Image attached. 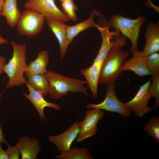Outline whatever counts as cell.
Wrapping results in <instances>:
<instances>
[{
	"mask_svg": "<svg viewBox=\"0 0 159 159\" xmlns=\"http://www.w3.org/2000/svg\"><path fill=\"white\" fill-rule=\"evenodd\" d=\"M45 75L48 81L50 97L58 100L69 92H80L88 96L87 88L84 86L86 80L65 76L56 72L47 70Z\"/></svg>",
	"mask_w": 159,
	"mask_h": 159,
	"instance_id": "6da1fadb",
	"label": "cell"
},
{
	"mask_svg": "<svg viewBox=\"0 0 159 159\" xmlns=\"http://www.w3.org/2000/svg\"><path fill=\"white\" fill-rule=\"evenodd\" d=\"M10 43L13 48L12 55L4 69V72L9 78L6 85V88L23 85L26 81L24 76L27 66L26 45L25 43L18 44L14 41H11Z\"/></svg>",
	"mask_w": 159,
	"mask_h": 159,
	"instance_id": "7a4b0ae2",
	"label": "cell"
},
{
	"mask_svg": "<svg viewBox=\"0 0 159 159\" xmlns=\"http://www.w3.org/2000/svg\"><path fill=\"white\" fill-rule=\"evenodd\" d=\"M120 46L116 45L109 51L102 62L99 83L105 85L115 84L122 73V68L129 53L123 51Z\"/></svg>",
	"mask_w": 159,
	"mask_h": 159,
	"instance_id": "3957f363",
	"label": "cell"
},
{
	"mask_svg": "<svg viewBox=\"0 0 159 159\" xmlns=\"http://www.w3.org/2000/svg\"><path fill=\"white\" fill-rule=\"evenodd\" d=\"M145 21V18L142 16L132 19L115 14L112 16L107 24L110 27L118 30L130 40L132 44L130 52H132L138 50L137 42L140 28Z\"/></svg>",
	"mask_w": 159,
	"mask_h": 159,
	"instance_id": "277c9868",
	"label": "cell"
},
{
	"mask_svg": "<svg viewBox=\"0 0 159 159\" xmlns=\"http://www.w3.org/2000/svg\"><path fill=\"white\" fill-rule=\"evenodd\" d=\"M45 17L39 13L25 9L21 12L19 21L16 25L20 36L32 37L39 34L44 27Z\"/></svg>",
	"mask_w": 159,
	"mask_h": 159,
	"instance_id": "5b68a950",
	"label": "cell"
},
{
	"mask_svg": "<svg viewBox=\"0 0 159 159\" xmlns=\"http://www.w3.org/2000/svg\"><path fill=\"white\" fill-rule=\"evenodd\" d=\"M110 28L107 22H106L104 26H100L97 29L100 33L102 41L98 53L94 62L101 65L112 47L116 45L123 47L126 43V37L122 34L120 35V32L118 30L115 29L113 31H110Z\"/></svg>",
	"mask_w": 159,
	"mask_h": 159,
	"instance_id": "8992f818",
	"label": "cell"
},
{
	"mask_svg": "<svg viewBox=\"0 0 159 159\" xmlns=\"http://www.w3.org/2000/svg\"><path fill=\"white\" fill-rule=\"evenodd\" d=\"M115 84L107 85L104 100L98 104H88L86 105V107L88 109H97L116 112L124 117L130 116L131 110L125 103L122 102L117 98L115 93Z\"/></svg>",
	"mask_w": 159,
	"mask_h": 159,
	"instance_id": "52a82bcc",
	"label": "cell"
},
{
	"mask_svg": "<svg viewBox=\"0 0 159 159\" xmlns=\"http://www.w3.org/2000/svg\"><path fill=\"white\" fill-rule=\"evenodd\" d=\"M55 0H27L24 4L25 9L37 11L45 18L64 22L69 20L65 14L56 4Z\"/></svg>",
	"mask_w": 159,
	"mask_h": 159,
	"instance_id": "ba28073f",
	"label": "cell"
},
{
	"mask_svg": "<svg viewBox=\"0 0 159 159\" xmlns=\"http://www.w3.org/2000/svg\"><path fill=\"white\" fill-rule=\"evenodd\" d=\"M104 116L103 112L100 109H92L86 111L84 119L80 122L77 141L81 142L95 135L98 122Z\"/></svg>",
	"mask_w": 159,
	"mask_h": 159,
	"instance_id": "9c48e42d",
	"label": "cell"
},
{
	"mask_svg": "<svg viewBox=\"0 0 159 159\" xmlns=\"http://www.w3.org/2000/svg\"><path fill=\"white\" fill-rule=\"evenodd\" d=\"M151 82V79L140 86L133 98L125 103L131 112L140 117H142L152 110V107L148 105L151 97L148 91Z\"/></svg>",
	"mask_w": 159,
	"mask_h": 159,
	"instance_id": "30bf717a",
	"label": "cell"
},
{
	"mask_svg": "<svg viewBox=\"0 0 159 159\" xmlns=\"http://www.w3.org/2000/svg\"><path fill=\"white\" fill-rule=\"evenodd\" d=\"M80 122L73 123L66 131L58 135H50L48 139L57 147L59 153L68 150L76 139L80 130Z\"/></svg>",
	"mask_w": 159,
	"mask_h": 159,
	"instance_id": "8fae6325",
	"label": "cell"
},
{
	"mask_svg": "<svg viewBox=\"0 0 159 159\" xmlns=\"http://www.w3.org/2000/svg\"><path fill=\"white\" fill-rule=\"evenodd\" d=\"M29 91V93H23L24 96L33 105L37 110L41 120L46 123V120L44 110L45 107H48L52 108L57 110L61 109L60 106L58 104L48 102L44 98V96L39 92L34 89L28 84L26 80L24 83Z\"/></svg>",
	"mask_w": 159,
	"mask_h": 159,
	"instance_id": "7c38bea8",
	"label": "cell"
},
{
	"mask_svg": "<svg viewBox=\"0 0 159 159\" xmlns=\"http://www.w3.org/2000/svg\"><path fill=\"white\" fill-rule=\"evenodd\" d=\"M48 28L53 32L59 42L61 60L64 57L70 44L68 40L66 25L64 22L48 18H45Z\"/></svg>",
	"mask_w": 159,
	"mask_h": 159,
	"instance_id": "4fadbf2b",
	"label": "cell"
},
{
	"mask_svg": "<svg viewBox=\"0 0 159 159\" xmlns=\"http://www.w3.org/2000/svg\"><path fill=\"white\" fill-rule=\"evenodd\" d=\"M15 146L20 151L21 159H37L42 149L38 139L28 136L20 137Z\"/></svg>",
	"mask_w": 159,
	"mask_h": 159,
	"instance_id": "5bb4252c",
	"label": "cell"
},
{
	"mask_svg": "<svg viewBox=\"0 0 159 159\" xmlns=\"http://www.w3.org/2000/svg\"><path fill=\"white\" fill-rule=\"evenodd\" d=\"M132 53L131 58L124 62L122 71H131L140 77L151 75L142 52L137 50Z\"/></svg>",
	"mask_w": 159,
	"mask_h": 159,
	"instance_id": "9a60e30c",
	"label": "cell"
},
{
	"mask_svg": "<svg viewBox=\"0 0 159 159\" xmlns=\"http://www.w3.org/2000/svg\"><path fill=\"white\" fill-rule=\"evenodd\" d=\"M145 43L142 52L144 57L159 51V22H151L148 25L145 34Z\"/></svg>",
	"mask_w": 159,
	"mask_h": 159,
	"instance_id": "2e32d148",
	"label": "cell"
},
{
	"mask_svg": "<svg viewBox=\"0 0 159 159\" xmlns=\"http://www.w3.org/2000/svg\"><path fill=\"white\" fill-rule=\"evenodd\" d=\"M49 62V55L46 50L37 54L36 59L31 61L27 65L24 73L27 77L33 75L44 74L47 70V67Z\"/></svg>",
	"mask_w": 159,
	"mask_h": 159,
	"instance_id": "e0dca14e",
	"label": "cell"
},
{
	"mask_svg": "<svg viewBox=\"0 0 159 159\" xmlns=\"http://www.w3.org/2000/svg\"><path fill=\"white\" fill-rule=\"evenodd\" d=\"M17 0H5L0 16L4 17L7 25L14 28L19 21L21 15L17 5Z\"/></svg>",
	"mask_w": 159,
	"mask_h": 159,
	"instance_id": "ac0fdd59",
	"label": "cell"
},
{
	"mask_svg": "<svg viewBox=\"0 0 159 159\" xmlns=\"http://www.w3.org/2000/svg\"><path fill=\"white\" fill-rule=\"evenodd\" d=\"M102 65L93 62L89 67L80 70L81 75L86 79L87 84L90 89L93 97L96 98L97 97V89Z\"/></svg>",
	"mask_w": 159,
	"mask_h": 159,
	"instance_id": "d6986e66",
	"label": "cell"
},
{
	"mask_svg": "<svg viewBox=\"0 0 159 159\" xmlns=\"http://www.w3.org/2000/svg\"><path fill=\"white\" fill-rule=\"evenodd\" d=\"M98 12L93 9L91 13L89 18L83 21L74 25L67 26V32L68 41L70 44L74 38L81 32L90 27H95L97 29L100 26L94 21V17L98 15Z\"/></svg>",
	"mask_w": 159,
	"mask_h": 159,
	"instance_id": "ffe728a7",
	"label": "cell"
},
{
	"mask_svg": "<svg viewBox=\"0 0 159 159\" xmlns=\"http://www.w3.org/2000/svg\"><path fill=\"white\" fill-rule=\"evenodd\" d=\"M58 159H93L94 157L88 149L85 148L74 147L61 152V155H56Z\"/></svg>",
	"mask_w": 159,
	"mask_h": 159,
	"instance_id": "44dd1931",
	"label": "cell"
},
{
	"mask_svg": "<svg viewBox=\"0 0 159 159\" xmlns=\"http://www.w3.org/2000/svg\"><path fill=\"white\" fill-rule=\"evenodd\" d=\"M27 78V82L40 92L44 96L49 94V85L45 74L33 75Z\"/></svg>",
	"mask_w": 159,
	"mask_h": 159,
	"instance_id": "7402d4cb",
	"label": "cell"
},
{
	"mask_svg": "<svg viewBox=\"0 0 159 159\" xmlns=\"http://www.w3.org/2000/svg\"><path fill=\"white\" fill-rule=\"evenodd\" d=\"M144 130L157 143H159V117L153 116L145 124Z\"/></svg>",
	"mask_w": 159,
	"mask_h": 159,
	"instance_id": "603a6c76",
	"label": "cell"
},
{
	"mask_svg": "<svg viewBox=\"0 0 159 159\" xmlns=\"http://www.w3.org/2000/svg\"><path fill=\"white\" fill-rule=\"evenodd\" d=\"M61 5L63 12L67 17L69 20L76 21L77 18L76 11L78 9L73 0L64 1L62 2Z\"/></svg>",
	"mask_w": 159,
	"mask_h": 159,
	"instance_id": "cb8c5ba5",
	"label": "cell"
},
{
	"mask_svg": "<svg viewBox=\"0 0 159 159\" xmlns=\"http://www.w3.org/2000/svg\"><path fill=\"white\" fill-rule=\"evenodd\" d=\"M148 67L152 76L159 75V54L157 52L145 57Z\"/></svg>",
	"mask_w": 159,
	"mask_h": 159,
	"instance_id": "d4e9b609",
	"label": "cell"
},
{
	"mask_svg": "<svg viewBox=\"0 0 159 159\" xmlns=\"http://www.w3.org/2000/svg\"><path fill=\"white\" fill-rule=\"evenodd\" d=\"M148 91L151 97L155 98L154 106L157 109L159 105V75L152 76Z\"/></svg>",
	"mask_w": 159,
	"mask_h": 159,
	"instance_id": "484cf974",
	"label": "cell"
},
{
	"mask_svg": "<svg viewBox=\"0 0 159 159\" xmlns=\"http://www.w3.org/2000/svg\"><path fill=\"white\" fill-rule=\"evenodd\" d=\"M6 150L9 159H19L20 154L19 149L15 146L8 145Z\"/></svg>",
	"mask_w": 159,
	"mask_h": 159,
	"instance_id": "4316f807",
	"label": "cell"
},
{
	"mask_svg": "<svg viewBox=\"0 0 159 159\" xmlns=\"http://www.w3.org/2000/svg\"><path fill=\"white\" fill-rule=\"evenodd\" d=\"M6 64L5 58L0 54V75L4 72V68Z\"/></svg>",
	"mask_w": 159,
	"mask_h": 159,
	"instance_id": "83f0119b",
	"label": "cell"
},
{
	"mask_svg": "<svg viewBox=\"0 0 159 159\" xmlns=\"http://www.w3.org/2000/svg\"><path fill=\"white\" fill-rule=\"evenodd\" d=\"M0 159H9L6 151L3 149L1 144H0Z\"/></svg>",
	"mask_w": 159,
	"mask_h": 159,
	"instance_id": "f1b7e54d",
	"label": "cell"
},
{
	"mask_svg": "<svg viewBox=\"0 0 159 159\" xmlns=\"http://www.w3.org/2000/svg\"><path fill=\"white\" fill-rule=\"evenodd\" d=\"M2 143H5L7 146L10 145L4 137L0 124V144Z\"/></svg>",
	"mask_w": 159,
	"mask_h": 159,
	"instance_id": "f546056e",
	"label": "cell"
},
{
	"mask_svg": "<svg viewBox=\"0 0 159 159\" xmlns=\"http://www.w3.org/2000/svg\"><path fill=\"white\" fill-rule=\"evenodd\" d=\"M146 1V4L148 7L153 8L156 11L158 12V8L157 6H155L151 1L150 0H145Z\"/></svg>",
	"mask_w": 159,
	"mask_h": 159,
	"instance_id": "4dcf8cb0",
	"label": "cell"
},
{
	"mask_svg": "<svg viewBox=\"0 0 159 159\" xmlns=\"http://www.w3.org/2000/svg\"><path fill=\"white\" fill-rule=\"evenodd\" d=\"M8 43V41L6 39L4 38L0 34V44H6Z\"/></svg>",
	"mask_w": 159,
	"mask_h": 159,
	"instance_id": "1f68e13d",
	"label": "cell"
},
{
	"mask_svg": "<svg viewBox=\"0 0 159 159\" xmlns=\"http://www.w3.org/2000/svg\"><path fill=\"white\" fill-rule=\"evenodd\" d=\"M4 1L0 0V14L3 8Z\"/></svg>",
	"mask_w": 159,
	"mask_h": 159,
	"instance_id": "d6a6232c",
	"label": "cell"
},
{
	"mask_svg": "<svg viewBox=\"0 0 159 159\" xmlns=\"http://www.w3.org/2000/svg\"><path fill=\"white\" fill-rule=\"evenodd\" d=\"M5 90L3 91L0 94V100H1V97L3 94Z\"/></svg>",
	"mask_w": 159,
	"mask_h": 159,
	"instance_id": "836d02e7",
	"label": "cell"
},
{
	"mask_svg": "<svg viewBox=\"0 0 159 159\" xmlns=\"http://www.w3.org/2000/svg\"><path fill=\"white\" fill-rule=\"evenodd\" d=\"M59 0L61 1L62 2V1H65V0Z\"/></svg>",
	"mask_w": 159,
	"mask_h": 159,
	"instance_id": "e575fe53",
	"label": "cell"
},
{
	"mask_svg": "<svg viewBox=\"0 0 159 159\" xmlns=\"http://www.w3.org/2000/svg\"><path fill=\"white\" fill-rule=\"evenodd\" d=\"M2 0V1H4L5 0Z\"/></svg>",
	"mask_w": 159,
	"mask_h": 159,
	"instance_id": "d590c367",
	"label": "cell"
},
{
	"mask_svg": "<svg viewBox=\"0 0 159 159\" xmlns=\"http://www.w3.org/2000/svg\"><path fill=\"white\" fill-rule=\"evenodd\" d=\"M0 29H1V27H0Z\"/></svg>",
	"mask_w": 159,
	"mask_h": 159,
	"instance_id": "8d00e7d4",
	"label": "cell"
}]
</instances>
